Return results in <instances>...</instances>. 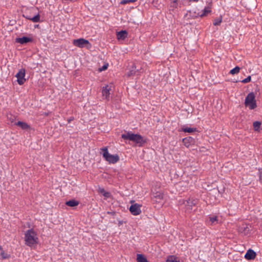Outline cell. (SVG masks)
Wrapping results in <instances>:
<instances>
[{
    "instance_id": "obj_1",
    "label": "cell",
    "mask_w": 262,
    "mask_h": 262,
    "mask_svg": "<svg viewBox=\"0 0 262 262\" xmlns=\"http://www.w3.org/2000/svg\"><path fill=\"white\" fill-rule=\"evenodd\" d=\"M121 138L126 141H131L138 147H142L147 143L146 138L139 134L125 132L121 135Z\"/></svg>"
},
{
    "instance_id": "obj_2",
    "label": "cell",
    "mask_w": 262,
    "mask_h": 262,
    "mask_svg": "<svg viewBox=\"0 0 262 262\" xmlns=\"http://www.w3.org/2000/svg\"><path fill=\"white\" fill-rule=\"evenodd\" d=\"M24 240L26 245L31 248L35 247L39 243L38 236L33 229H29L26 231Z\"/></svg>"
},
{
    "instance_id": "obj_3",
    "label": "cell",
    "mask_w": 262,
    "mask_h": 262,
    "mask_svg": "<svg viewBox=\"0 0 262 262\" xmlns=\"http://www.w3.org/2000/svg\"><path fill=\"white\" fill-rule=\"evenodd\" d=\"M101 152L103 157L110 164H116L119 161L120 158L117 154H111L109 152L108 147H104L101 149Z\"/></svg>"
},
{
    "instance_id": "obj_4",
    "label": "cell",
    "mask_w": 262,
    "mask_h": 262,
    "mask_svg": "<svg viewBox=\"0 0 262 262\" xmlns=\"http://www.w3.org/2000/svg\"><path fill=\"white\" fill-rule=\"evenodd\" d=\"M245 106L246 107H248L250 110H254L257 108V101L255 100V93L253 92L248 94L247 97H246Z\"/></svg>"
},
{
    "instance_id": "obj_5",
    "label": "cell",
    "mask_w": 262,
    "mask_h": 262,
    "mask_svg": "<svg viewBox=\"0 0 262 262\" xmlns=\"http://www.w3.org/2000/svg\"><path fill=\"white\" fill-rule=\"evenodd\" d=\"M130 203L132 204L129 208V211L131 213V214L134 216H137L141 214L142 213L141 210V207L142 206V204L136 203L134 200H132L130 202Z\"/></svg>"
},
{
    "instance_id": "obj_6",
    "label": "cell",
    "mask_w": 262,
    "mask_h": 262,
    "mask_svg": "<svg viewBox=\"0 0 262 262\" xmlns=\"http://www.w3.org/2000/svg\"><path fill=\"white\" fill-rule=\"evenodd\" d=\"M73 44L74 46L79 48H89L91 47V44L89 41L83 38L74 40H73Z\"/></svg>"
},
{
    "instance_id": "obj_7",
    "label": "cell",
    "mask_w": 262,
    "mask_h": 262,
    "mask_svg": "<svg viewBox=\"0 0 262 262\" xmlns=\"http://www.w3.org/2000/svg\"><path fill=\"white\" fill-rule=\"evenodd\" d=\"M26 72L25 69L22 68L21 69L18 71L17 74L15 75V77L17 79V82L18 84L20 86H22L26 82Z\"/></svg>"
},
{
    "instance_id": "obj_8",
    "label": "cell",
    "mask_w": 262,
    "mask_h": 262,
    "mask_svg": "<svg viewBox=\"0 0 262 262\" xmlns=\"http://www.w3.org/2000/svg\"><path fill=\"white\" fill-rule=\"evenodd\" d=\"M111 91V88L110 85H109V84H106L105 86L103 87L102 89H101L102 96L105 99H106L107 101H109L110 99Z\"/></svg>"
},
{
    "instance_id": "obj_9",
    "label": "cell",
    "mask_w": 262,
    "mask_h": 262,
    "mask_svg": "<svg viewBox=\"0 0 262 262\" xmlns=\"http://www.w3.org/2000/svg\"><path fill=\"white\" fill-rule=\"evenodd\" d=\"M182 143L185 147L189 148L192 145H194L195 140L192 137L189 136L187 137L184 138L182 139Z\"/></svg>"
},
{
    "instance_id": "obj_10",
    "label": "cell",
    "mask_w": 262,
    "mask_h": 262,
    "mask_svg": "<svg viewBox=\"0 0 262 262\" xmlns=\"http://www.w3.org/2000/svg\"><path fill=\"white\" fill-rule=\"evenodd\" d=\"M180 132H183L185 133H194L198 132V129L194 127L184 126L182 127L179 130Z\"/></svg>"
},
{
    "instance_id": "obj_11",
    "label": "cell",
    "mask_w": 262,
    "mask_h": 262,
    "mask_svg": "<svg viewBox=\"0 0 262 262\" xmlns=\"http://www.w3.org/2000/svg\"><path fill=\"white\" fill-rule=\"evenodd\" d=\"M33 41V39L27 37H18L15 39V42L17 43L23 45V44H27L29 43L32 42Z\"/></svg>"
},
{
    "instance_id": "obj_12",
    "label": "cell",
    "mask_w": 262,
    "mask_h": 262,
    "mask_svg": "<svg viewBox=\"0 0 262 262\" xmlns=\"http://www.w3.org/2000/svg\"><path fill=\"white\" fill-rule=\"evenodd\" d=\"M128 36V32L125 30L117 31L116 32V37L118 40H125L127 39Z\"/></svg>"
},
{
    "instance_id": "obj_13",
    "label": "cell",
    "mask_w": 262,
    "mask_h": 262,
    "mask_svg": "<svg viewBox=\"0 0 262 262\" xmlns=\"http://www.w3.org/2000/svg\"><path fill=\"white\" fill-rule=\"evenodd\" d=\"M15 125H16L17 127H18V128H20L24 130L30 131L32 129L31 127L29 125L27 124V123L23 122V121H17V123H15Z\"/></svg>"
},
{
    "instance_id": "obj_14",
    "label": "cell",
    "mask_w": 262,
    "mask_h": 262,
    "mask_svg": "<svg viewBox=\"0 0 262 262\" xmlns=\"http://www.w3.org/2000/svg\"><path fill=\"white\" fill-rule=\"evenodd\" d=\"M257 257V253L252 249H250L248 250L245 255V258L247 260H253Z\"/></svg>"
},
{
    "instance_id": "obj_15",
    "label": "cell",
    "mask_w": 262,
    "mask_h": 262,
    "mask_svg": "<svg viewBox=\"0 0 262 262\" xmlns=\"http://www.w3.org/2000/svg\"><path fill=\"white\" fill-rule=\"evenodd\" d=\"M211 5H212L211 3L206 6L205 8L203 9V10L202 11V13L200 15V18L206 17L209 15V13H211Z\"/></svg>"
},
{
    "instance_id": "obj_16",
    "label": "cell",
    "mask_w": 262,
    "mask_h": 262,
    "mask_svg": "<svg viewBox=\"0 0 262 262\" xmlns=\"http://www.w3.org/2000/svg\"><path fill=\"white\" fill-rule=\"evenodd\" d=\"M79 202L77 200H71L66 202V205L69 207H76L79 205Z\"/></svg>"
},
{
    "instance_id": "obj_17",
    "label": "cell",
    "mask_w": 262,
    "mask_h": 262,
    "mask_svg": "<svg viewBox=\"0 0 262 262\" xmlns=\"http://www.w3.org/2000/svg\"><path fill=\"white\" fill-rule=\"evenodd\" d=\"M136 260L138 262H148V260H147V258L145 257L144 255L140 253H137L136 255Z\"/></svg>"
},
{
    "instance_id": "obj_18",
    "label": "cell",
    "mask_w": 262,
    "mask_h": 262,
    "mask_svg": "<svg viewBox=\"0 0 262 262\" xmlns=\"http://www.w3.org/2000/svg\"><path fill=\"white\" fill-rule=\"evenodd\" d=\"M262 125V123L260 121H255L253 123V127L254 130L255 132H260L261 130V128Z\"/></svg>"
},
{
    "instance_id": "obj_19",
    "label": "cell",
    "mask_w": 262,
    "mask_h": 262,
    "mask_svg": "<svg viewBox=\"0 0 262 262\" xmlns=\"http://www.w3.org/2000/svg\"><path fill=\"white\" fill-rule=\"evenodd\" d=\"M98 191H99V192L101 193V194H102L103 196L105 197L106 198H110V197H111V194H110V192L106 191L105 189H103V188H99Z\"/></svg>"
},
{
    "instance_id": "obj_20",
    "label": "cell",
    "mask_w": 262,
    "mask_h": 262,
    "mask_svg": "<svg viewBox=\"0 0 262 262\" xmlns=\"http://www.w3.org/2000/svg\"><path fill=\"white\" fill-rule=\"evenodd\" d=\"M23 16L26 19L31 21L34 22V23H37V22H40V15L39 13H38L37 15H36L35 16L33 17V18H27V17H26V16H24V15H23Z\"/></svg>"
},
{
    "instance_id": "obj_21",
    "label": "cell",
    "mask_w": 262,
    "mask_h": 262,
    "mask_svg": "<svg viewBox=\"0 0 262 262\" xmlns=\"http://www.w3.org/2000/svg\"><path fill=\"white\" fill-rule=\"evenodd\" d=\"M166 261L167 262H169V261L180 262V261H181V260H180L177 257L175 256V255H170V256L167 257V258Z\"/></svg>"
},
{
    "instance_id": "obj_22",
    "label": "cell",
    "mask_w": 262,
    "mask_h": 262,
    "mask_svg": "<svg viewBox=\"0 0 262 262\" xmlns=\"http://www.w3.org/2000/svg\"><path fill=\"white\" fill-rule=\"evenodd\" d=\"M222 22V16H220L218 18L214 19L213 21V24L214 26H219Z\"/></svg>"
},
{
    "instance_id": "obj_23",
    "label": "cell",
    "mask_w": 262,
    "mask_h": 262,
    "mask_svg": "<svg viewBox=\"0 0 262 262\" xmlns=\"http://www.w3.org/2000/svg\"><path fill=\"white\" fill-rule=\"evenodd\" d=\"M240 68L239 67L236 66L235 68L230 70V72H229V73H230V74H232V75H235V74H236L239 73V72L240 71Z\"/></svg>"
},
{
    "instance_id": "obj_24",
    "label": "cell",
    "mask_w": 262,
    "mask_h": 262,
    "mask_svg": "<svg viewBox=\"0 0 262 262\" xmlns=\"http://www.w3.org/2000/svg\"><path fill=\"white\" fill-rule=\"evenodd\" d=\"M109 66V64L108 63L106 62L105 64L103 65L102 67H101V68H98V71L99 72L105 71H106L108 69Z\"/></svg>"
},
{
    "instance_id": "obj_25",
    "label": "cell",
    "mask_w": 262,
    "mask_h": 262,
    "mask_svg": "<svg viewBox=\"0 0 262 262\" xmlns=\"http://www.w3.org/2000/svg\"><path fill=\"white\" fill-rule=\"evenodd\" d=\"M1 258L2 259H6V258H9V257H10L9 255H8L7 253H6L4 251H3V250L2 249V248H1Z\"/></svg>"
},
{
    "instance_id": "obj_26",
    "label": "cell",
    "mask_w": 262,
    "mask_h": 262,
    "mask_svg": "<svg viewBox=\"0 0 262 262\" xmlns=\"http://www.w3.org/2000/svg\"><path fill=\"white\" fill-rule=\"evenodd\" d=\"M137 0H122L120 2V4L125 5V4H128V3H133L137 2Z\"/></svg>"
},
{
    "instance_id": "obj_27",
    "label": "cell",
    "mask_w": 262,
    "mask_h": 262,
    "mask_svg": "<svg viewBox=\"0 0 262 262\" xmlns=\"http://www.w3.org/2000/svg\"><path fill=\"white\" fill-rule=\"evenodd\" d=\"M218 220V216H212L209 218V221L211 224H214V223L217 222Z\"/></svg>"
},
{
    "instance_id": "obj_28",
    "label": "cell",
    "mask_w": 262,
    "mask_h": 262,
    "mask_svg": "<svg viewBox=\"0 0 262 262\" xmlns=\"http://www.w3.org/2000/svg\"><path fill=\"white\" fill-rule=\"evenodd\" d=\"M251 77L250 76H249L247 78L244 79L243 81H241V82L243 84H247V83H250L251 81Z\"/></svg>"
},
{
    "instance_id": "obj_29",
    "label": "cell",
    "mask_w": 262,
    "mask_h": 262,
    "mask_svg": "<svg viewBox=\"0 0 262 262\" xmlns=\"http://www.w3.org/2000/svg\"><path fill=\"white\" fill-rule=\"evenodd\" d=\"M258 175H259V179L261 183L262 184V169H258Z\"/></svg>"
},
{
    "instance_id": "obj_30",
    "label": "cell",
    "mask_w": 262,
    "mask_h": 262,
    "mask_svg": "<svg viewBox=\"0 0 262 262\" xmlns=\"http://www.w3.org/2000/svg\"><path fill=\"white\" fill-rule=\"evenodd\" d=\"M62 1H65V2H73L77 1V0H62Z\"/></svg>"
},
{
    "instance_id": "obj_31",
    "label": "cell",
    "mask_w": 262,
    "mask_h": 262,
    "mask_svg": "<svg viewBox=\"0 0 262 262\" xmlns=\"http://www.w3.org/2000/svg\"><path fill=\"white\" fill-rule=\"evenodd\" d=\"M74 120L73 118H70V119H68V123H71V121H73Z\"/></svg>"
},
{
    "instance_id": "obj_32",
    "label": "cell",
    "mask_w": 262,
    "mask_h": 262,
    "mask_svg": "<svg viewBox=\"0 0 262 262\" xmlns=\"http://www.w3.org/2000/svg\"><path fill=\"white\" fill-rule=\"evenodd\" d=\"M189 2H197L199 1V0H189Z\"/></svg>"
}]
</instances>
